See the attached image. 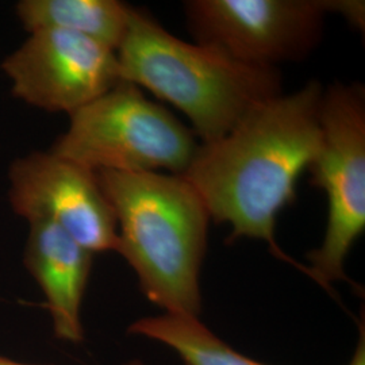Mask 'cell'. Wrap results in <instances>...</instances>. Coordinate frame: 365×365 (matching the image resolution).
Listing matches in <instances>:
<instances>
[{
    "mask_svg": "<svg viewBox=\"0 0 365 365\" xmlns=\"http://www.w3.org/2000/svg\"><path fill=\"white\" fill-rule=\"evenodd\" d=\"M324 88L312 80L252 110L220 140L200 144L182 176L203 200L210 220L232 227L227 242L264 241L274 257L306 274V265L276 241L280 212L297 200V185L321 145Z\"/></svg>",
    "mask_w": 365,
    "mask_h": 365,
    "instance_id": "6da1fadb",
    "label": "cell"
},
{
    "mask_svg": "<svg viewBox=\"0 0 365 365\" xmlns=\"http://www.w3.org/2000/svg\"><path fill=\"white\" fill-rule=\"evenodd\" d=\"M118 227L117 252L148 300L164 313L199 317L210 215L192 185L163 172H98Z\"/></svg>",
    "mask_w": 365,
    "mask_h": 365,
    "instance_id": "7a4b0ae2",
    "label": "cell"
},
{
    "mask_svg": "<svg viewBox=\"0 0 365 365\" xmlns=\"http://www.w3.org/2000/svg\"><path fill=\"white\" fill-rule=\"evenodd\" d=\"M115 53L120 78L182 111L202 144L220 140L283 92L277 68L250 66L211 46L185 42L141 9L131 7Z\"/></svg>",
    "mask_w": 365,
    "mask_h": 365,
    "instance_id": "3957f363",
    "label": "cell"
},
{
    "mask_svg": "<svg viewBox=\"0 0 365 365\" xmlns=\"http://www.w3.org/2000/svg\"><path fill=\"white\" fill-rule=\"evenodd\" d=\"M69 118L51 152L95 173L167 170L182 176L199 146L180 119L123 80Z\"/></svg>",
    "mask_w": 365,
    "mask_h": 365,
    "instance_id": "277c9868",
    "label": "cell"
},
{
    "mask_svg": "<svg viewBox=\"0 0 365 365\" xmlns=\"http://www.w3.org/2000/svg\"><path fill=\"white\" fill-rule=\"evenodd\" d=\"M319 120L321 145L309 170L312 184L327 195V230L306 256V274L330 291L336 282H351L345 261L364 233V86L337 81L324 90Z\"/></svg>",
    "mask_w": 365,
    "mask_h": 365,
    "instance_id": "5b68a950",
    "label": "cell"
},
{
    "mask_svg": "<svg viewBox=\"0 0 365 365\" xmlns=\"http://www.w3.org/2000/svg\"><path fill=\"white\" fill-rule=\"evenodd\" d=\"M184 11L196 43L267 68L307 58L331 14L330 0H190Z\"/></svg>",
    "mask_w": 365,
    "mask_h": 365,
    "instance_id": "8992f818",
    "label": "cell"
},
{
    "mask_svg": "<svg viewBox=\"0 0 365 365\" xmlns=\"http://www.w3.org/2000/svg\"><path fill=\"white\" fill-rule=\"evenodd\" d=\"M1 69L13 84L14 96L68 115L122 81L115 51L64 30L30 33Z\"/></svg>",
    "mask_w": 365,
    "mask_h": 365,
    "instance_id": "52a82bcc",
    "label": "cell"
},
{
    "mask_svg": "<svg viewBox=\"0 0 365 365\" xmlns=\"http://www.w3.org/2000/svg\"><path fill=\"white\" fill-rule=\"evenodd\" d=\"M14 212L49 220L91 253L117 252V218L98 173L53 152L19 157L9 170Z\"/></svg>",
    "mask_w": 365,
    "mask_h": 365,
    "instance_id": "ba28073f",
    "label": "cell"
},
{
    "mask_svg": "<svg viewBox=\"0 0 365 365\" xmlns=\"http://www.w3.org/2000/svg\"><path fill=\"white\" fill-rule=\"evenodd\" d=\"M93 253L49 220L29 221L25 265L45 295L58 339H84L81 303L91 274Z\"/></svg>",
    "mask_w": 365,
    "mask_h": 365,
    "instance_id": "9c48e42d",
    "label": "cell"
},
{
    "mask_svg": "<svg viewBox=\"0 0 365 365\" xmlns=\"http://www.w3.org/2000/svg\"><path fill=\"white\" fill-rule=\"evenodd\" d=\"M131 6L117 0H22L16 15L29 33L64 30L117 51Z\"/></svg>",
    "mask_w": 365,
    "mask_h": 365,
    "instance_id": "30bf717a",
    "label": "cell"
},
{
    "mask_svg": "<svg viewBox=\"0 0 365 365\" xmlns=\"http://www.w3.org/2000/svg\"><path fill=\"white\" fill-rule=\"evenodd\" d=\"M128 331L168 346L184 365H268L237 352L194 315L145 317L134 321Z\"/></svg>",
    "mask_w": 365,
    "mask_h": 365,
    "instance_id": "8fae6325",
    "label": "cell"
},
{
    "mask_svg": "<svg viewBox=\"0 0 365 365\" xmlns=\"http://www.w3.org/2000/svg\"><path fill=\"white\" fill-rule=\"evenodd\" d=\"M331 14H339L351 26L364 33L365 3L363 0H330Z\"/></svg>",
    "mask_w": 365,
    "mask_h": 365,
    "instance_id": "7c38bea8",
    "label": "cell"
},
{
    "mask_svg": "<svg viewBox=\"0 0 365 365\" xmlns=\"http://www.w3.org/2000/svg\"><path fill=\"white\" fill-rule=\"evenodd\" d=\"M348 365H365V329L364 322H361L359 329V339L352 359Z\"/></svg>",
    "mask_w": 365,
    "mask_h": 365,
    "instance_id": "4fadbf2b",
    "label": "cell"
},
{
    "mask_svg": "<svg viewBox=\"0 0 365 365\" xmlns=\"http://www.w3.org/2000/svg\"><path fill=\"white\" fill-rule=\"evenodd\" d=\"M0 365H33V364H25V363H19V361H15L11 359H7V357H3L0 356Z\"/></svg>",
    "mask_w": 365,
    "mask_h": 365,
    "instance_id": "5bb4252c",
    "label": "cell"
},
{
    "mask_svg": "<svg viewBox=\"0 0 365 365\" xmlns=\"http://www.w3.org/2000/svg\"><path fill=\"white\" fill-rule=\"evenodd\" d=\"M125 365H146L143 361H140V360H131L129 363H126Z\"/></svg>",
    "mask_w": 365,
    "mask_h": 365,
    "instance_id": "9a60e30c",
    "label": "cell"
}]
</instances>
